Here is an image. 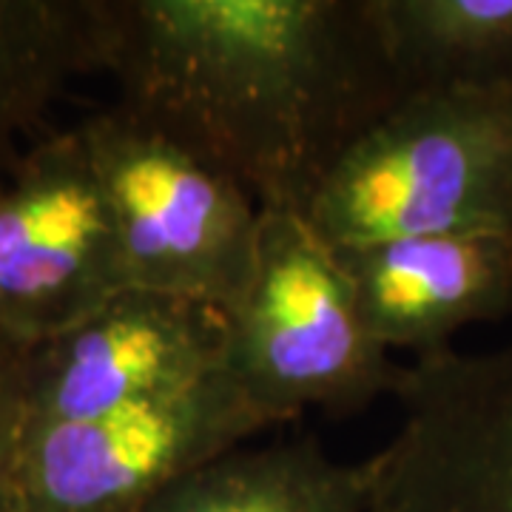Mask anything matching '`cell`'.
<instances>
[{
	"instance_id": "1",
	"label": "cell",
	"mask_w": 512,
	"mask_h": 512,
	"mask_svg": "<svg viewBox=\"0 0 512 512\" xmlns=\"http://www.w3.org/2000/svg\"><path fill=\"white\" fill-rule=\"evenodd\" d=\"M100 72L291 214L404 97L367 0H100Z\"/></svg>"
},
{
	"instance_id": "2",
	"label": "cell",
	"mask_w": 512,
	"mask_h": 512,
	"mask_svg": "<svg viewBox=\"0 0 512 512\" xmlns=\"http://www.w3.org/2000/svg\"><path fill=\"white\" fill-rule=\"evenodd\" d=\"M305 222L333 251L512 231V92H413L330 165Z\"/></svg>"
},
{
	"instance_id": "3",
	"label": "cell",
	"mask_w": 512,
	"mask_h": 512,
	"mask_svg": "<svg viewBox=\"0 0 512 512\" xmlns=\"http://www.w3.org/2000/svg\"><path fill=\"white\" fill-rule=\"evenodd\" d=\"M225 370L271 427L313 407L359 413L404 376L336 251L291 211H262L254 268L225 311Z\"/></svg>"
},
{
	"instance_id": "4",
	"label": "cell",
	"mask_w": 512,
	"mask_h": 512,
	"mask_svg": "<svg viewBox=\"0 0 512 512\" xmlns=\"http://www.w3.org/2000/svg\"><path fill=\"white\" fill-rule=\"evenodd\" d=\"M128 288L228 311L254 268L262 208L217 160L114 103L77 126Z\"/></svg>"
},
{
	"instance_id": "5",
	"label": "cell",
	"mask_w": 512,
	"mask_h": 512,
	"mask_svg": "<svg viewBox=\"0 0 512 512\" xmlns=\"http://www.w3.org/2000/svg\"><path fill=\"white\" fill-rule=\"evenodd\" d=\"M271 424L222 367L103 416L20 433L15 512H134Z\"/></svg>"
},
{
	"instance_id": "6",
	"label": "cell",
	"mask_w": 512,
	"mask_h": 512,
	"mask_svg": "<svg viewBox=\"0 0 512 512\" xmlns=\"http://www.w3.org/2000/svg\"><path fill=\"white\" fill-rule=\"evenodd\" d=\"M126 288L77 128L32 143L0 180V350L23 356Z\"/></svg>"
},
{
	"instance_id": "7",
	"label": "cell",
	"mask_w": 512,
	"mask_h": 512,
	"mask_svg": "<svg viewBox=\"0 0 512 512\" xmlns=\"http://www.w3.org/2000/svg\"><path fill=\"white\" fill-rule=\"evenodd\" d=\"M370 512H512V342L404 367Z\"/></svg>"
},
{
	"instance_id": "8",
	"label": "cell",
	"mask_w": 512,
	"mask_h": 512,
	"mask_svg": "<svg viewBox=\"0 0 512 512\" xmlns=\"http://www.w3.org/2000/svg\"><path fill=\"white\" fill-rule=\"evenodd\" d=\"M225 367V313L126 288L18 356L23 430L80 421L200 382Z\"/></svg>"
},
{
	"instance_id": "9",
	"label": "cell",
	"mask_w": 512,
	"mask_h": 512,
	"mask_svg": "<svg viewBox=\"0 0 512 512\" xmlns=\"http://www.w3.org/2000/svg\"><path fill=\"white\" fill-rule=\"evenodd\" d=\"M370 333L430 359L478 322L512 313V231L430 234L336 251Z\"/></svg>"
},
{
	"instance_id": "10",
	"label": "cell",
	"mask_w": 512,
	"mask_h": 512,
	"mask_svg": "<svg viewBox=\"0 0 512 512\" xmlns=\"http://www.w3.org/2000/svg\"><path fill=\"white\" fill-rule=\"evenodd\" d=\"M376 458L339 461L296 436L239 444L174 478L134 512H370Z\"/></svg>"
},
{
	"instance_id": "11",
	"label": "cell",
	"mask_w": 512,
	"mask_h": 512,
	"mask_svg": "<svg viewBox=\"0 0 512 512\" xmlns=\"http://www.w3.org/2000/svg\"><path fill=\"white\" fill-rule=\"evenodd\" d=\"M404 94L512 92V0H367Z\"/></svg>"
},
{
	"instance_id": "12",
	"label": "cell",
	"mask_w": 512,
	"mask_h": 512,
	"mask_svg": "<svg viewBox=\"0 0 512 512\" xmlns=\"http://www.w3.org/2000/svg\"><path fill=\"white\" fill-rule=\"evenodd\" d=\"M100 72V0H0V180L74 77Z\"/></svg>"
},
{
	"instance_id": "13",
	"label": "cell",
	"mask_w": 512,
	"mask_h": 512,
	"mask_svg": "<svg viewBox=\"0 0 512 512\" xmlns=\"http://www.w3.org/2000/svg\"><path fill=\"white\" fill-rule=\"evenodd\" d=\"M23 410H20L18 356L0 350V512H15V464H18Z\"/></svg>"
}]
</instances>
